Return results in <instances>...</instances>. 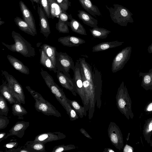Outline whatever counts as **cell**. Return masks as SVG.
I'll use <instances>...</instances> for the list:
<instances>
[{
  "label": "cell",
  "instance_id": "f546056e",
  "mask_svg": "<svg viewBox=\"0 0 152 152\" xmlns=\"http://www.w3.org/2000/svg\"><path fill=\"white\" fill-rule=\"evenodd\" d=\"M20 102L16 101L12 106V113L14 115L22 117L26 114L28 112L26 109L21 105Z\"/></svg>",
  "mask_w": 152,
  "mask_h": 152
},
{
  "label": "cell",
  "instance_id": "ac0fdd59",
  "mask_svg": "<svg viewBox=\"0 0 152 152\" xmlns=\"http://www.w3.org/2000/svg\"><path fill=\"white\" fill-rule=\"evenodd\" d=\"M77 15L83 23L92 28L98 27L97 26L98 20L86 12L82 10L77 11Z\"/></svg>",
  "mask_w": 152,
  "mask_h": 152
},
{
  "label": "cell",
  "instance_id": "b9f144b4",
  "mask_svg": "<svg viewBox=\"0 0 152 152\" xmlns=\"http://www.w3.org/2000/svg\"><path fill=\"white\" fill-rule=\"evenodd\" d=\"M124 152H132V150L130 146L126 145L124 148Z\"/></svg>",
  "mask_w": 152,
  "mask_h": 152
},
{
  "label": "cell",
  "instance_id": "1f68e13d",
  "mask_svg": "<svg viewBox=\"0 0 152 152\" xmlns=\"http://www.w3.org/2000/svg\"><path fill=\"white\" fill-rule=\"evenodd\" d=\"M62 21L58 19V22L56 24V28L59 32L63 33H69V32L67 22Z\"/></svg>",
  "mask_w": 152,
  "mask_h": 152
},
{
  "label": "cell",
  "instance_id": "5bb4252c",
  "mask_svg": "<svg viewBox=\"0 0 152 152\" xmlns=\"http://www.w3.org/2000/svg\"><path fill=\"white\" fill-rule=\"evenodd\" d=\"M56 73L57 78L60 85L63 87L70 91L74 95L76 96L77 92L73 79L67 77L63 72L58 70Z\"/></svg>",
  "mask_w": 152,
  "mask_h": 152
},
{
  "label": "cell",
  "instance_id": "d590c367",
  "mask_svg": "<svg viewBox=\"0 0 152 152\" xmlns=\"http://www.w3.org/2000/svg\"><path fill=\"white\" fill-rule=\"evenodd\" d=\"M10 122L7 116L0 115V129L5 128Z\"/></svg>",
  "mask_w": 152,
  "mask_h": 152
},
{
  "label": "cell",
  "instance_id": "ba28073f",
  "mask_svg": "<svg viewBox=\"0 0 152 152\" xmlns=\"http://www.w3.org/2000/svg\"><path fill=\"white\" fill-rule=\"evenodd\" d=\"M81 68V66L78 59L76 61L74 69L73 71L74 72V76L72 79L77 93L81 98L84 105L87 106L86 100L83 85Z\"/></svg>",
  "mask_w": 152,
  "mask_h": 152
},
{
  "label": "cell",
  "instance_id": "f35d334b",
  "mask_svg": "<svg viewBox=\"0 0 152 152\" xmlns=\"http://www.w3.org/2000/svg\"><path fill=\"white\" fill-rule=\"evenodd\" d=\"M58 19L63 22L68 21L69 19V15L66 12L63 11L59 15Z\"/></svg>",
  "mask_w": 152,
  "mask_h": 152
},
{
  "label": "cell",
  "instance_id": "603a6c76",
  "mask_svg": "<svg viewBox=\"0 0 152 152\" xmlns=\"http://www.w3.org/2000/svg\"><path fill=\"white\" fill-rule=\"evenodd\" d=\"M0 93L10 104H12L16 101L11 93L8 83L4 82L0 86Z\"/></svg>",
  "mask_w": 152,
  "mask_h": 152
},
{
  "label": "cell",
  "instance_id": "c3c4849f",
  "mask_svg": "<svg viewBox=\"0 0 152 152\" xmlns=\"http://www.w3.org/2000/svg\"><path fill=\"white\" fill-rule=\"evenodd\" d=\"M149 131H151L152 130V123H151L149 125Z\"/></svg>",
  "mask_w": 152,
  "mask_h": 152
},
{
  "label": "cell",
  "instance_id": "52a82bcc",
  "mask_svg": "<svg viewBox=\"0 0 152 152\" xmlns=\"http://www.w3.org/2000/svg\"><path fill=\"white\" fill-rule=\"evenodd\" d=\"M132 50L131 46L126 47L115 56L112 64L111 70L113 73H115L124 68L130 58Z\"/></svg>",
  "mask_w": 152,
  "mask_h": 152
},
{
  "label": "cell",
  "instance_id": "e0dca14e",
  "mask_svg": "<svg viewBox=\"0 0 152 152\" xmlns=\"http://www.w3.org/2000/svg\"><path fill=\"white\" fill-rule=\"evenodd\" d=\"M7 58L12 66L16 70L25 75H28L29 74L28 68L20 61L9 55H7Z\"/></svg>",
  "mask_w": 152,
  "mask_h": 152
},
{
  "label": "cell",
  "instance_id": "5b68a950",
  "mask_svg": "<svg viewBox=\"0 0 152 152\" xmlns=\"http://www.w3.org/2000/svg\"><path fill=\"white\" fill-rule=\"evenodd\" d=\"M2 74L5 77L13 97L17 101L25 104V96L21 85L12 75L6 71L1 70Z\"/></svg>",
  "mask_w": 152,
  "mask_h": 152
},
{
  "label": "cell",
  "instance_id": "d4e9b609",
  "mask_svg": "<svg viewBox=\"0 0 152 152\" xmlns=\"http://www.w3.org/2000/svg\"><path fill=\"white\" fill-rule=\"evenodd\" d=\"M139 77H142V86L145 88H152V68L148 72H140Z\"/></svg>",
  "mask_w": 152,
  "mask_h": 152
},
{
  "label": "cell",
  "instance_id": "83f0119b",
  "mask_svg": "<svg viewBox=\"0 0 152 152\" xmlns=\"http://www.w3.org/2000/svg\"><path fill=\"white\" fill-rule=\"evenodd\" d=\"M50 10L51 18H59L60 14L63 11L57 2L54 0H48Z\"/></svg>",
  "mask_w": 152,
  "mask_h": 152
},
{
  "label": "cell",
  "instance_id": "60d3db41",
  "mask_svg": "<svg viewBox=\"0 0 152 152\" xmlns=\"http://www.w3.org/2000/svg\"><path fill=\"white\" fill-rule=\"evenodd\" d=\"M80 132L86 137L90 139H92V137L88 134L87 132L83 128H81L80 129Z\"/></svg>",
  "mask_w": 152,
  "mask_h": 152
},
{
  "label": "cell",
  "instance_id": "6da1fadb",
  "mask_svg": "<svg viewBox=\"0 0 152 152\" xmlns=\"http://www.w3.org/2000/svg\"><path fill=\"white\" fill-rule=\"evenodd\" d=\"M12 36L14 44L8 45L2 42V44L10 50L20 53L25 57H33L35 56V48L20 34L13 31Z\"/></svg>",
  "mask_w": 152,
  "mask_h": 152
},
{
  "label": "cell",
  "instance_id": "7dc6e473",
  "mask_svg": "<svg viewBox=\"0 0 152 152\" xmlns=\"http://www.w3.org/2000/svg\"><path fill=\"white\" fill-rule=\"evenodd\" d=\"M147 110L148 111H151L152 110V103L148 105Z\"/></svg>",
  "mask_w": 152,
  "mask_h": 152
},
{
  "label": "cell",
  "instance_id": "9a60e30c",
  "mask_svg": "<svg viewBox=\"0 0 152 152\" xmlns=\"http://www.w3.org/2000/svg\"><path fill=\"white\" fill-rule=\"evenodd\" d=\"M58 41L64 46L70 47H78L86 42L85 41L81 38L70 35L60 37L58 39Z\"/></svg>",
  "mask_w": 152,
  "mask_h": 152
},
{
  "label": "cell",
  "instance_id": "4316f807",
  "mask_svg": "<svg viewBox=\"0 0 152 152\" xmlns=\"http://www.w3.org/2000/svg\"><path fill=\"white\" fill-rule=\"evenodd\" d=\"M89 30L94 38L100 39H105L111 32L110 31L106 29L99 27L90 29Z\"/></svg>",
  "mask_w": 152,
  "mask_h": 152
},
{
  "label": "cell",
  "instance_id": "cb8c5ba5",
  "mask_svg": "<svg viewBox=\"0 0 152 152\" xmlns=\"http://www.w3.org/2000/svg\"><path fill=\"white\" fill-rule=\"evenodd\" d=\"M14 21L16 25L22 31L32 36L35 35L28 24L23 20L19 17H16L14 18Z\"/></svg>",
  "mask_w": 152,
  "mask_h": 152
},
{
  "label": "cell",
  "instance_id": "f907efd6",
  "mask_svg": "<svg viewBox=\"0 0 152 152\" xmlns=\"http://www.w3.org/2000/svg\"><path fill=\"white\" fill-rule=\"evenodd\" d=\"M55 1H56V0H54ZM57 2V1H56Z\"/></svg>",
  "mask_w": 152,
  "mask_h": 152
},
{
  "label": "cell",
  "instance_id": "277c9868",
  "mask_svg": "<svg viewBox=\"0 0 152 152\" xmlns=\"http://www.w3.org/2000/svg\"><path fill=\"white\" fill-rule=\"evenodd\" d=\"M26 88L35 101L34 107L36 110L48 116L61 117L60 113L50 102L45 99L40 94L32 89L29 86H26Z\"/></svg>",
  "mask_w": 152,
  "mask_h": 152
},
{
  "label": "cell",
  "instance_id": "4fadbf2b",
  "mask_svg": "<svg viewBox=\"0 0 152 152\" xmlns=\"http://www.w3.org/2000/svg\"><path fill=\"white\" fill-rule=\"evenodd\" d=\"M29 125V122L28 121H20L17 122L10 130L4 140L11 136H15L19 138H22L24 134L25 130Z\"/></svg>",
  "mask_w": 152,
  "mask_h": 152
},
{
  "label": "cell",
  "instance_id": "4dcf8cb0",
  "mask_svg": "<svg viewBox=\"0 0 152 152\" xmlns=\"http://www.w3.org/2000/svg\"><path fill=\"white\" fill-rule=\"evenodd\" d=\"M6 99L0 94V115L7 116L9 108Z\"/></svg>",
  "mask_w": 152,
  "mask_h": 152
},
{
  "label": "cell",
  "instance_id": "30bf717a",
  "mask_svg": "<svg viewBox=\"0 0 152 152\" xmlns=\"http://www.w3.org/2000/svg\"><path fill=\"white\" fill-rule=\"evenodd\" d=\"M37 12L39 17L40 32L47 38L51 33L48 18L40 4H37Z\"/></svg>",
  "mask_w": 152,
  "mask_h": 152
},
{
  "label": "cell",
  "instance_id": "d6a6232c",
  "mask_svg": "<svg viewBox=\"0 0 152 152\" xmlns=\"http://www.w3.org/2000/svg\"><path fill=\"white\" fill-rule=\"evenodd\" d=\"M77 147L73 145H59L55 146L52 152H61L75 149Z\"/></svg>",
  "mask_w": 152,
  "mask_h": 152
},
{
  "label": "cell",
  "instance_id": "7402d4cb",
  "mask_svg": "<svg viewBox=\"0 0 152 152\" xmlns=\"http://www.w3.org/2000/svg\"><path fill=\"white\" fill-rule=\"evenodd\" d=\"M45 144L43 143L33 140L27 141L24 146L30 152H44L46 151Z\"/></svg>",
  "mask_w": 152,
  "mask_h": 152
},
{
  "label": "cell",
  "instance_id": "8fae6325",
  "mask_svg": "<svg viewBox=\"0 0 152 152\" xmlns=\"http://www.w3.org/2000/svg\"><path fill=\"white\" fill-rule=\"evenodd\" d=\"M19 5L23 20L28 24L35 35H37L35 21L31 12L22 1H20Z\"/></svg>",
  "mask_w": 152,
  "mask_h": 152
},
{
  "label": "cell",
  "instance_id": "8992f818",
  "mask_svg": "<svg viewBox=\"0 0 152 152\" xmlns=\"http://www.w3.org/2000/svg\"><path fill=\"white\" fill-rule=\"evenodd\" d=\"M56 66L57 69L62 72L66 75L71 77L70 69L73 71L75 65L72 58L66 53L58 52L56 53Z\"/></svg>",
  "mask_w": 152,
  "mask_h": 152
},
{
  "label": "cell",
  "instance_id": "8d00e7d4",
  "mask_svg": "<svg viewBox=\"0 0 152 152\" xmlns=\"http://www.w3.org/2000/svg\"><path fill=\"white\" fill-rule=\"evenodd\" d=\"M68 115L71 121L75 120L78 118L79 116V115L72 107L69 109Z\"/></svg>",
  "mask_w": 152,
  "mask_h": 152
},
{
  "label": "cell",
  "instance_id": "bcb514c9",
  "mask_svg": "<svg viewBox=\"0 0 152 152\" xmlns=\"http://www.w3.org/2000/svg\"><path fill=\"white\" fill-rule=\"evenodd\" d=\"M31 2L32 5H34V2L36 3L37 4H40L39 0H30Z\"/></svg>",
  "mask_w": 152,
  "mask_h": 152
},
{
  "label": "cell",
  "instance_id": "d6986e66",
  "mask_svg": "<svg viewBox=\"0 0 152 152\" xmlns=\"http://www.w3.org/2000/svg\"><path fill=\"white\" fill-rule=\"evenodd\" d=\"M82 7L91 15L96 16H101L98 7L93 4L91 0H78Z\"/></svg>",
  "mask_w": 152,
  "mask_h": 152
},
{
  "label": "cell",
  "instance_id": "7c38bea8",
  "mask_svg": "<svg viewBox=\"0 0 152 152\" xmlns=\"http://www.w3.org/2000/svg\"><path fill=\"white\" fill-rule=\"evenodd\" d=\"M66 136L60 132H48L39 134L35 137L34 140L45 143L65 138Z\"/></svg>",
  "mask_w": 152,
  "mask_h": 152
},
{
  "label": "cell",
  "instance_id": "f6af8a7d",
  "mask_svg": "<svg viewBox=\"0 0 152 152\" xmlns=\"http://www.w3.org/2000/svg\"><path fill=\"white\" fill-rule=\"evenodd\" d=\"M104 152H114L115 151L113 150V149H112L111 148H105L104 151Z\"/></svg>",
  "mask_w": 152,
  "mask_h": 152
},
{
  "label": "cell",
  "instance_id": "681fc988",
  "mask_svg": "<svg viewBox=\"0 0 152 152\" xmlns=\"http://www.w3.org/2000/svg\"><path fill=\"white\" fill-rule=\"evenodd\" d=\"M5 22L4 21H1V20H0V26H1L2 24L4 23Z\"/></svg>",
  "mask_w": 152,
  "mask_h": 152
},
{
  "label": "cell",
  "instance_id": "44dd1931",
  "mask_svg": "<svg viewBox=\"0 0 152 152\" xmlns=\"http://www.w3.org/2000/svg\"><path fill=\"white\" fill-rule=\"evenodd\" d=\"M39 50L40 53V64L50 71L56 73L58 70L57 68L53 64L51 59L46 55L44 50L40 48Z\"/></svg>",
  "mask_w": 152,
  "mask_h": 152
},
{
  "label": "cell",
  "instance_id": "7bdbcfd3",
  "mask_svg": "<svg viewBox=\"0 0 152 152\" xmlns=\"http://www.w3.org/2000/svg\"><path fill=\"white\" fill-rule=\"evenodd\" d=\"M6 133L5 132H0V142L4 140V137L6 135Z\"/></svg>",
  "mask_w": 152,
  "mask_h": 152
},
{
  "label": "cell",
  "instance_id": "9c48e42d",
  "mask_svg": "<svg viewBox=\"0 0 152 152\" xmlns=\"http://www.w3.org/2000/svg\"><path fill=\"white\" fill-rule=\"evenodd\" d=\"M108 134L112 144L120 149L122 146V138L120 130L115 123H110L108 128Z\"/></svg>",
  "mask_w": 152,
  "mask_h": 152
},
{
  "label": "cell",
  "instance_id": "2e32d148",
  "mask_svg": "<svg viewBox=\"0 0 152 152\" xmlns=\"http://www.w3.org/2000/svg\"><path fill=\"white\" fill-rule=\"evenodd\" d=\"M124 43V42L118 41L103 42L94 46L92 48V52H95L104 51L121 46Z\"/></svg>",
  "mask_w": 152,
  "mask_h": 152
},
{
  "label": "cell",
  "instance_id": "ffe728a7",
  "mask_svg": "<svg viewBox=\"0 0 152 152\" xmlns=\"http://www.w3.org/2000/svg\"><path fill=\"white\" fill-rule=\"evenodd\" d=\"M70 21H68L67 24L73 32L79 34L87 35L86 30L83 25L77 20L73 18L71 14L69 15Z\"/></svg>",
  "mask_w": 152,
  "mask_h": 152
},
{
  "label": "cell",
  "instance_id": "ab89813d",
  "mask_svg": "<svg viewBox=\"0 0 152 152\" xmlns=\"http://www.w3.org/2000/svg\"><path fill=\"white\" fill-rule=\"evenodd\" d=\"M18 145V143L16 141H12L6 143L4 145V147L10 149L16 148Z\"/></svg>",
  "mask_w": 152,
  "mask_h": 152
},
{
  "label": "cell",
  "instance_id": "3957f363",
  "mask_svg": "<svg viewBox=\"0 0 152 152\" xmlns=\"http://www.w3.org/2000/svg\"><path fill=\"white\" fill-rule=\"evenodd\" d=\"M113 7L105 6L109 11L111 20L115 23L124 26H127L128 23H133L134 20L133 14L129 9L120 4H113Z\"/></svg>",
  "mask_w": 152,
  "mask_h": 152
},
{
  "label": "cell",
  "instance_id": "836d02e7",
  "mask_svg": "<svg viewBox=\"0 0 152 152\" xmlns=\"http://www.w3.org/2000/svg\"><path fill=\"white\" fill-rule=\"evenodd\" d=\"M40 4L44 10L48 18H51L50 10L48 0H39Z\"/></svg>",
  "mask_w": 152,
  "mask_h": 152
},
{
  "label": "cell",
  "instance_id": "e575fe53",
  "mask_svg": "<svg viewBox=\"0 0 152 152\" xmlns=\"http://www.w3.org/2000/svg\"><path fill=\"white\" fill-rule=\"evenodd\" d=\"M56 1L63 11L66 12L69 7L71 6L69 0H56Z\"/></svg>",
  "mask_w": 152,
  "mask_h": 152
},
{
  "label": "cell",
  "instance_id": "74e56055",
  "mask_svg": "<svg viewBox=\"0 0 152 152\" xmlns=\"http://www.w3.org/2000/svg\"><path fill=\"white\" fill-rule=\"evenodd\" d=\"M5 152H30V151L25 147H19L17 148H15L12 149H10L8 150H6L5 151Z\"/></svg>",
  "mask_w": 152,
  "mask_h": 152
},
{
  "label": "cell",
  "instance_id": "f1b7e54d",
  "mask_svg": "<svg viewBox=\"0 0 152 152\" xmlns=\"http://www.w3.org/2000/svg\"><path fill=\"white\" fill-rule=\"evenodd\" d=\"M68 102L80 118L86 116V112L84 107H82L76 101L68 99Z\"/></svg>",
  "mask_w": 152,
  "mask_h": 152
},
{
  "label": "cell",
  "instance_id": "7a4b0ae2",
  "mask_svg": "<svg viewBox=\"0 0 152 152\" xmlns=\"http://www.w3.org/2000/svg\"><path fill=\"white\" fill-rule=\"evenodd\" d=\"M40 74L47 86L68 114L69 109L72 107L68 102V99L63 89L56 83L53 77L47 72L41 68Z\"/></svg>",
  "mask_w": 152,
  "mask_h": 152
},
{
  "label": "cell",
  "instance_id": "484cf974",
  "mask_svg": "<svg viewBox=\"0 0 152 152\" xmlns=\"http://www.w3.org/2000/svg\"><path fill=\"white\" fill-rule=\"evenodd\" d=\"M40 48L44 50L46 55L56 66V53L57 51L56 48L48 44H44L40 47Z\"/></svg>",
  "mask_w": 152,
  "mask_h": 152
},
{
  "label": "cell",
  "instance_id": "ee69618b",
  "mask_svg": "<svg viewBox=\"0 0 152 152\" xmlns=\"http://www.w3.org/2000/svg\"><path fill=\"white\" fill-rule=\"evenodd\" d=\"M147 50L149 53H152V43L148 47Z\"/></svg>",
  "mask_w": 152,
  "mask_h": 152
}]
</instances>
